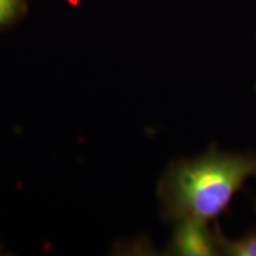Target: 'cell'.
Instances as JSON below:
<instances>
[{"mask_svg":"<svg viewBox=\"0 0 256 256\" xmlns=\"http://www.w3.org/2000/svg\"><path fill=\"white\" fill-rule=\"evenodd\" d=\"M256 176V156L211 150L170 166L159 183L164 215L174 222L208 223L229 206L249 178Z\"/></svg>","mask_w":256,"mask_h":256,"instance_id":"cell-1","label":"cell"},{"mask_svg":"<svg viewBox=\"0 0 256 256\" xmlns=\"http://www.w3.org/2000/svg\"><path fill=\"white\" fill-rule=\"evenodd\" d=\"M171 252L183 256H212L220 254L217 232L208 229V223L180 220L172 236Z\"/></svg>","mask_w":256,"mask_h":256,"instance_id":"cell-2","label":"cell"},{"mask_svg":"<svg viewBox=\"0 0 256 256\" xmlns=\"http://www.w3.org/2000/svg\"><path fill=\"white\" fill-rule=\"evenodd\" d=\"M220 252L229 256H256V232L230 240L217 234Z\"/></svg>","mask_w":256,"mask_h":256,"instance_id":"cell-3","label":"cell"},{"mask_svg":"<svg viewBox=\"0 0 256 256\" xmlns=\"http://www.w3.org/2000/svg\"><path fill=\"white\" fill-rule=\"evenodd\" d=\"M20 0H0V26L10 23L20 11Z\"/></svg>","mask_w":256,"mask_h":256,"instance_id":"cell-4","label":"cell"}]
</instances>
